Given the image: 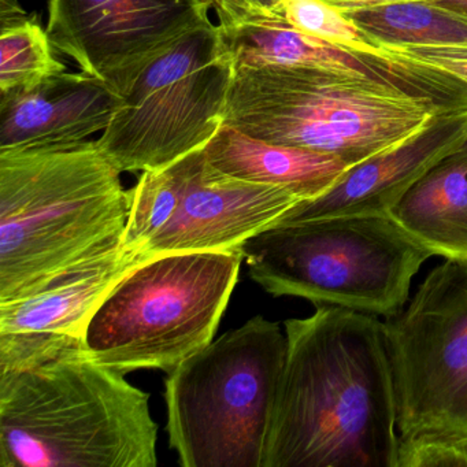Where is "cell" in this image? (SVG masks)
Wrapping results in <instances>:
<instances>
[{
  "label": "cell",
  "mask_w": 467,
  "mask_h": 467,
  "mask_svg": "<svg viewBox=\"0 0 467 467\" xmlns=\"http://www.w3.org/2000/svg\"><path fill=\"white\" fill-rule=\"evenodd\" d=\"M264 467H398L384 321L333 305L285 321Z\"/></svg>",
  "instance_id": "1"
},
{
  "label": "cell",
  "mask_w": 467,
  "mask_h": 467,
  "mask_svg": "<svg viewBox=\"0 0 467 467\" xmlns=\"http://www.w3.org/2000/svg\"><path fill=\"white\" fill-rule=\"evenodd\" d=\"M150 395L83 338L0 333V467H155Z\"/></svg>",
  "instance_id": "2"
},
{
  "label": "cell",
  "mask_w": 467,
  "mask_h": 467,
  "mask_svg": "<svg viewBox=\"0 0 467 467\" xmlns=\"http://www.w3.org/2000/svg\"><path fill=\"white\" fill-rule=\"evenodd\" d=\"M121 173L97 140L0 151V303L122 247Z\"/></svg>",
  "instance_id": "3"
},
{
  "label": "cell",
  "mask_w": 467,
  "mask_h": 467,
  "mask_svg": "<svg viewBox=\"0 0 467 467\" xmlns=\"http://www.w3.org/2000/svg\"><path fill=\"white\" fill-rule=\"evenodd\" d=\"M458 110H467V89L418 88L322 67H239L223 125L357 166Z\"/></svg>",
  "instance_id": "4"
},
{
  "label": "cell",
  "mask_w": 467,
  "mask_h": 467,
  "mask_svg": "<svg viewBox=\"0 0 467 467\" xmlns=\"http://www.w3.org/2000/svg\"><path fill=\"white\" fill-rule=\"evenodd\" d=\"M242 251L251 280L272 296L385 318L409 303L412 280L431 256L390 215L278 223Z\"/></svg>",
  "instance_id": "5"
},
{
  "label": "cell",
  "mask_w": 467,
  "mask_h": 467,
  "mask_svg": "<svg viewBox=\"0 0 467 467\" xmlns=\"http://www.w3.org/2000/svg\"><path fill=\"white\" fill-rule=\"evenodd\" d=\"M286 355L277 322L254 317L166 379L169 442L184 467H264Z\"/></svg>",
  "instance_id": "6"
},
{
  "label": "cell",
  "mask_w": 467,
  "mask_h": 467,
  "mask_svg": "<svg viewBox=\"0 0 467 467\" xmlns=\"http://www.w3.org/2000/svg\"><path fill=\"white\" fill-rule=\"evenodd\" d=\"M244 261L242 250L147 256L87 325V354L119 373L173 370L214 340Z\"/></svg>",
  "instance_id": "7"
},
{
  "label": "cell",
  "mask_w": 467,
  "mask_h": 467,
  "mask_svg": "<svg viewBox=\"0 0 467 467\" xmlns=\"http://www.w3.org/2000/svg\"><path fill=\"white\" fill-rule=\"evenodd\" d=\"M234 76L220 26L188 32L122 89L124 105L98 146L121 171L173 165L204 149L221 130Z\"/></svg>",
  "instance_id": "8"
},
{
  "label": "cell",
  "mask_w": 467,
  "mask_h": 467,
  "mask_svg": "<svg viewBox=\"0 0 467 467\" xmlns=\"http://www.w3.org/2000/svg\"><path fill=\"white\" fill-rule=\"evenodd\" d=\"M400 437H467V261L445 259L385 318Z\"/></svg>",
  "instance_id": "9"
},
{
  "label": "cell",
  "mask_w": 467,
  "mask_h": 467,
  "mask_svg": "<svg viewBox=\"0 0 467 467\" xmlns=\"http://www.w3.org/2000/svg\"><path fill=\"white\" fill-rule=\"evenodd\" d=\"M57 50L119 94L188 32L212 23L204 0H47Z\"/></svg>",
  "instance_id": "10"
},
{
  "label": "cell",
  "mask_w": 467,
  "mask_h": 467,
  "mask_svg": "<svg viewBox=\"0 0 467 467\" xmlns=\"http://www.w3.org/2000/svg\"><path fill=\"white\" fill-rule=\"evenodd\" d=\"M171 168L179 182V201L144 256L242 250L251 237L281 223L305 202L284 188L221 173L210 165L203 149Z\"/></svg>",
  "instance_id": "11"
},
{
  "label": "cell",
  "mask_w": 467,
  "mask_h": 467,
  "mask_svg": "<svg viewBox=\"0 0 467 467\" xmlns=\"http://www.w3.org/2000/svg\"><path fill=\"white\" fill-rule=\"evenodd\" d=\"M467 139V110L442 114L406 143L349 169L327 193L303 202L281 223L389 215L404 195Z\"/></svg>",
  "instance_id": "12"
},
{
  "label": "cell",
  "mask_w": 467,
  "mask_h": 467,
  "mask_svg": "<svg viewBox=\"0 0 467 467\" xmlns=\"http://www.w3.org/2000/svg\"><path fill=\"white\" fill-rule=\"evenodd\" d=\"M124 105L106 81L62 72L29 88L0 94V151L64 146L103 132Z\"/></svg>",
  "instance_id": "13"
},
{
  "label": "cell",
  "mask_w": 467,
  "mask_h": 467,
  "mask_svg": "<svg viewBox=\"0 0 467 467\" xmlns=\"http://www.w3.org/2000/svg\"><path fill=\"white\" fill-rule=\"evenodd\" d=\"M144 258L121 247L83 269L56 278L35 294L0 303V333H58L83 338L109 292Z\"/></svg>",
  "instance_id": "14"
},
{
  "label": "cell",
  "mask_w": 467,
  "mask_h": 467,
  "mask_svg": "<svg viewBox=\"0 0 467 467\" xmlns=\"http://www.w3.org/2000/svg\"><path fill=\"white\" fill-rule=\"evenodd\" d=\"M203 151L226 176L284 188L305 202L327 193L354 168L336 155L259 140L226 125Z\"/></svg>",
  "instance_id": "15"
},
{
  "label": "cell",
  "mask_w": 467,
  "mask_h": 467,
  "mask_svg": "<svg viewBox=\"0 0 467 467\" xmlns=\"http://www.w3.org/2000/svg\"><path fill=\"white\" fill-rule=\"evenodd\" d=\"M389 215L431 255L467 261V154L437 163Z\"/></svg>",
  "instance_id": "16"
},
{
  "label": "cell",
  "mask_w": 467,
  "mask_h": 467,
  "mask_svg": "<svg viewBox=\"0 0 467 467\" xmlns=\"http://www.w3.org/2000/svg\"><path fill=\"white\" fill-rule=\"evenodd\" d=\"M346 17L379 47L467 46V13L434 0L377 7Z\"/></svg>",
  "instance_id": "17"
},
{
  "label": "cell",
  "mask_w": 467,
  "mask_h": 467,
  "mask_svg": "<svg viewBox=\"0 0 467 467\" xmlns=\"http://www.w3.org/2000/svg\"><path fill=\"white\" fill-rule=\"evenodd\" d=\"M0 28V94L29 88L67 72L53 54L47 31L35 17L26 16Z\"/></svg>",
  "instance_id": "18"
},
{
  "label": "cell",
  "mask_w": 467,
  "mask_h": 467,
  "mask_svg": "<svg viewBox=\"0 0 467 467\" xmlns=\"http://www.w3.org/2000/svg\"><path fill=\"white\" fill-rule=\"evenodd\" d=\"M179 201V182L173 168L141 173L130 190V213L122 247L144 255L147 245L171 221Z\"/></svg>",
  "instance_id": "19"
},
{
  "label": "cell",
  "mask_w": 467,
  "mask_h": 467,
  "mask_svg": "<svg viewBox=\"0 0 467 467\" xmlns=\"http://www.w3.org/2000/svg\"><path fill=\"white\" fill-rule=\"evenodd\" d=\"M285 20L297 31L352 53L384 56L348 17L322 0H281Z\"/></svg>",
  "instance_id": "20"
},
{
  "label": "cell",
  "mask_w": 467,
  "mask_h": 467,
  "mask_svg": "<svg viewBox=\"0 0 467 467\" xmlns=\"http://www.w3.org/2000/svg\"><path fill=\"white\" fill-rule=\"evenodd\" d=\"M398 467H467V437H400Z\"/></svg>",
  "instance_id": "21"
},
{
  "label": "cell",
  "mask_w": 467,
  "mask_h": 467,
  "mask_svg": "<svg viewBox=\"0 0 467 467\" xmlns=\"http://www.w3.org/2000/svg\"><path fill=\"white\" fill-rule=\"evenodd\" d=\"M223 31L264 26L285 20L281 0H204Z\"/></svg>",
  "instance_id": "22"
},
{
  "label": "cell",
  "mask_w": 467,
  "mask_h": 467,
  "mask_svg": "<svg viewBox=\"0 0 467 467\" xmlns=\"http://www.w3.org/2000/svg\"><path fill=\"white\" fill-rule=\"evenodd\" d=\"M388 56L425 65L467 84V46H379Z\"/></svg>",
  "instance_id": "23"
},
{
  "label": "cell",
  "mask_w": 467,
  "mask_h": 467,
  "mask_svg": "<svg viewBox=\"0 0 467 467\" xmlns=\"http://www.w3.org/2000/svg\"><path fill=\"white\" fill-rule=\"evenodd\" d=\"M322 2L335 7L344 16H349L365 12V10L377 9V7L410 4V2H420V0H322Z\"/></svg>",
  "instance_id": "24"
},
{
  "label": "cell",
  "mask_w": 467,
  "mask_h": 467,
  "mask_svg": "<svg viewBox=\"0 0 467 467\" xmlns=\"http://www.w3.org/2000/svg\"><path fill=\"white\" fill-rule=\"evenodd\" d=\"M26 17V12L18 0H0V26L15 23Z\"/></svg>",
  "instance_id": "25"
},
{
  "label": "cell",
  "mask_w": 467,
  "mask_h": 467,
  "mask_svg": "<svg viewBox=\"0 0 467 467\" xmlns=\"http://www.w3.org/2000/svg\"><path fill=\"white\" fill-rule=\"evenodd\" d=\"M434 2L442 5V6L451 7V9L467 13V0H434Z\"/></svg>",
  "instance_id": "26"
},
{
  "label": "cell",
  "mask_w": 467,
  "mask_h": 467,
  "mask_svg": "<svg viewBox=\"0 0 467 467\" xmlns=\"http://www.w3.org/2000/svg\"><path fill=\"white\" fill-rule=\"evenodd\" d=\"M459 151L464 152V154H467V139L466 141H464L463 146L459 149Z\"/></svg>",
  "instance_id": "27"
}]
</instances>
